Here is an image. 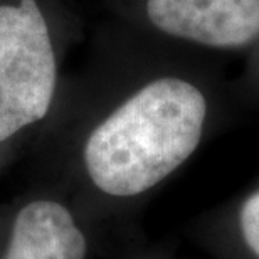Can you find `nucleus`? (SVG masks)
I'll return each instance as SVG.
<instances>
[{"instance_id": "1", "label": "nucleus", "mask_w": 259, "mask_h": 259, "mask_svg": "<svg viewBox=\"0 0 259 259\" xmlns=\"http://www.w3.org/2000/svg\"><path fill=\"white\" fill-rule=\"evenodd\" d=\"M209 98L180 76H160L118 101L88 132L82 174L108 204H133L192 158L209 125Z\"/></svg>"}, {"instance_id": "2", "label": "nucleus", "mask_w": 259, "mask_h": 259, "mask_svg": "<svg viewBox=\"0 0 259 259\" xmlns=\"http://www.w3.org/2000/svg\"><path fill=\"white\" fill-rule=\"evenodd\" d=\"M58 91V59L35 0L0 4V145L48 118Z\"/></svg>"}, {"instance_id": "3", "label": "nucleus", "mask_w": 259, "mask_h": 259, "mask_svg": "<svg viewBox=\"0 0 259 259\" xmlns=\"http://www.w3.org/2000/svg\"><path fill=\"white\" fill-rule=\"evenodd\" d=\"M150 24L175 39L241 49L259 37V0H147Z\"/></svg>"}, {"instance_id": "4", "label": "nucleus", "mask_w": 259, "mask_h": 259, "mask_svg": "<svg viewBox=\"0 0 259 259\" xmlns=\"http://www.w3.org/2000/svg\"><path fill=\"white\" fill-rule=\"evenodd\" d=\"M91 242L66 202L34 197L15 209L0 244V259H90Z\"/></svg>"}, {"instance_id": "5", "label": "nucleus", "mask_w": 259, "mask_h": 259, "mask_svg": "<svg viewBox=\"0 0 259 259\" xmlns=\"http://www.w3.org/2000/svg\"><path fill=\"white\" fill-rule=\"evenodd\" d=\"M207 242L219 259H259V187L212 217Z\"/></svg>"}]
</instances>
